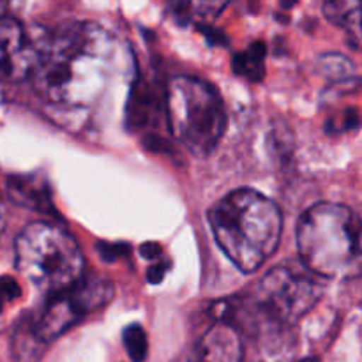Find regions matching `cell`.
Returning <instances> with one entry per match:
<instances>
[{"label":"cell","instance_id":"10","mask_svg":"<svg viewBox=\"0 0 362 362\" xmlns=\"http://www.w3.org/2000/svg\"><path fill=\"white\" fill-rule=\"evenodd\" d=\"M264 59H265V46L260 41L251 45L246 52L239 53L233 59V71L247 80H262L264 78Z\"/></svg>","mask_w":362,"mask_h":362},{"label":"cell","instance_id":"14","mask_svg":"<svg viewBox=\"0 0 362 362\" xmlns=\"http://www.w3.org/2000/svg\"><path fill=\"white\" fill-rule=\"evenodd\" d=\"M21 296V288L16 283V279L2 276L0 278V313L6 310L7 304L14 303Z\"/></svg>","mask_w":362,"mask_h":362},{"label":"cell","instance_id":"5","mask_svg":"<svg viewBox=\"0 0 362 362\" xmlns=\"http://www.w3.org/2000/svg\"><path fill=\"white\" fill-rule=\"evenodd\" d=\"M166 115L173 136L194 156H209L226 129V110L212 85L175 76L166 88Z\"/></svg>","mask_w":362,"mask_h":362},{"label":"cell","instance_id":"12","mask_svg":"<svg viewBox=\"0 0 362 362\" xmlns=\"http://www.w3.org/2000/svg\"><path fill=\"white\" fill-rule=\"evenodd\" d=\"M124 346H126L127 354L134 362H144L147 359L148 354V339L147 332L140 327L138 324L129 325L122 334Z\"/></svg>","mask_w":362,"mask_h":362},{"label":"cell","instance_id":"15","mask_svg":"<svg viewBox=\"0 0 362 362\" xmlns=\"http://www.w3.org/2000/svg\"><path fill=\"white\" fill-rule=\"evenodd\" d=\"M165 272H166V269H165V265H163V264L152 265V267L148 269V274H147L148 281H151L152 285H158V283L161 281L163 278H165Z\"/></svg>","mask_w":362,"mask_h":362},{"label":"cell","instance_id":"7","mask_svg":"<svg viewBox=\"0 0 362 362\" xmlns=\"http://www.w3.org/2000/svg\"><path fill=\"white\" fill-rule=\"evenodd\" d=\"M113 285L106 279H80L64 292L55 293L35 320V336L41 341L59 338L87 315L105 308L113 299Z\"/></svg>","mask_w":362,"mask_h":362},{"label":"cell","instance_id":"4","mask_svg":"<svg viewBox=\"0 0 362 362\" xmlns=\"http://www.w3.org/2000/svg\"><path fill=\"white\" fill-rule=\"evenodd\" d=\"M16 269L39 290L52 296L81 279L83 255L76 240L52 223H32L14 243Z\"/></svg>","mask_w":362,"mask_h":362},{"label":"cell","instance_id":"16","mask_svg":"<svg viewBox=\"0 0 362 362\" xmlns=\"http://www.w3.org/2000/svg\"><path fill=\"white\" fill-rule=\"evenodd\" d=\"M141 257L144 258H156L161 255V247H159V244L156 243H151V244H144L140 250Z\"/></svg>","mask_w":362,"mask_h":362},{"label":"cell","instance_id":"8","mask_svg":"<svg viewBox=\"0 0 362 362\" xmlns=\"http://www.w3.org/2000/svg\"><path fill=\"white\" fill-rule=\"evenodd\" d=\"M32 62V39L11 16L0 18V85L27 81Z\"/></svg>","mask_w":362,"mask_h":362},{"label":"cell","instance_id":"6","mask_svg":"<svg viewBox=\"0 0 362 362\" xmlns=\"http://www.w3.org/2000/svg\"><path fill=\"white\" fill-rule=\"evenodd\" d=\"M324 296L320 278L303 264L286 262L264 276L257 286V303L278 324H296Z\"/></svg>","mask_w":362,"mask_h":362},{"label":"cell","instance_id":"11","mask_svg":"<svg viewBox=\"0 0 362 362\" xmlns=\"http://www.w3.org/2000/svg\"><path fill=\"white\" fill-rule=\"evenodd\" d=\"M324 13L332 23L341 25V27H345L346 30L359 35L361 6L357 2H341V0L327 2L324 4Z\"/></svg>","mask_w":362,"mask_h":362},{"label":"cell","instance_id":"17","mask_svg":"<svg viewBox=\"0 0 362 362\" xmlns=\"http://www.w3.org/2000/svg\"><path fill=\"white\" fill-rule=\"evenodd\" d=\"M6 219H7L6 204H4V198H2V194H0V235H2L4 228H6Z\"/></svg>","mask_w":362,"mask_h":362},{"label":"cell","instance_id":"1","mask_svg":"<svg viewBox=\"0 0 362 362\" xmlns=\"http://www.w3.org/2000/svg\"><path fill=\"white\" fill-rule=\"evenodd\" d=\"M124 46L92 21H69L32 39L27 81L45 105L67 112L90 110L126 73Z\"/></svg>","mask_w":362,"mask_h":362},{"label":"cell","instance_id":"13","mask_svg":"<svg viewBox=\"0 0 362 362\" xmlns=\"http://www.w3.org/2000/svg\"><path fill=\"white\" fill-rule=\"evenodd\" d=\"M322 69L327 76L338 80V78L350 76V73L354 71V64L343 55H325V59L322 60Z\"/></svg>","mask_w":362,"mask_h":362},{"label":"cell","instance_id":"9","mask_svg":"<svg viewBox=\"0 0 362 362\" xmlns=\"http://www.w3.org/2000/svg\"><path fill=\"white\" fill-rule=\"evenodd\" d=\"M202 362H243L244 349L239 334L226 324H218L207 331L198 346Z\"/></svg>","mask_w":362,"mask_h":362},{"label":"cell","instance_id":"2","mask_svg":"<svg viewBox=\"0 0 362 362\" xmlns=\"http://www.w3.org/2000/svg\"><path fill=\"white\" fill-rule=\"evenodd\" d=\"M216 243L243 272L258 271L281 239L283 216L271 198L255 189H235L209 211Z\"/></svg>","mask_w":362,"mask_h":362},{"label":"cell","instance_id":"3","mask_svg":"<svg viewBox=\"0 0 362 362\" xmlns=\"http://www.w3.org/2000/svg\"><path fill=\"white\" fill-rule=\"evenodd\" d=\"M361 221L350 207L320 202L297 225L300 264L318 278L345 272L359 255Z\"/></svg>","mask_w":362,"mask_h":362},{"label":"cell","instance_id":"18","mask_svg":"<svg viewBox=\"0 0 362 362\" xmlns=\"http://www.w3.org/2000/svg\"><path fill=\"white\" fill-rule=\"evenodd\" d=\"M299 362H318L317 359H304V361H299Z\"/></svg>","mask_w":362,"mask_h":362}]
</instances>
